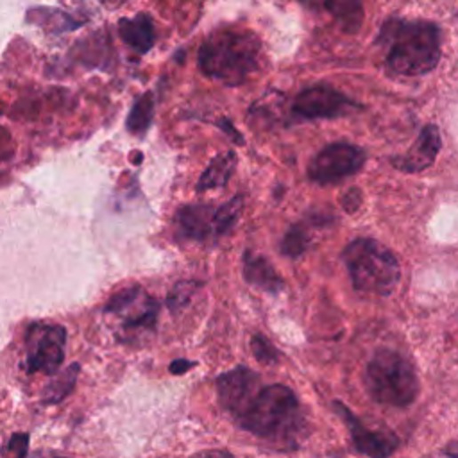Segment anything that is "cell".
I'll return each mask as SVG.
<instances>
[{"label": "cell", "instance_id": "obj_10", "mask_svg": "<svg viewBox=\"0 0 458 458\" xmlns=\"http://www.w3.org/2000/svg\"><path fill=\"white\" fill-rule=\"evenodd\" d=\"M261 385L258 373L245 366H238L215 380L217 387V399L222 408L233 417L240 406L256 392Z\"/></svg>", "mask_w": 458, "mask_h": 458}, {"label": "cell", "instance_id": "obj_11", "mask_svg": "<svg viewBox=\"0 0 458 458\" xmlns=\"http://www.w3.org/2000/svg\"><path fill=\"white\" fill-rule=\"evenodd\" d=\"M440 147H442V138H440L438 127L433 124H428L421 129L415 143L405 152V155L394 157L390 164L394 169L406 174L422 173L435 164Z\"/></svg>", "mask_w": 458, "mask_h": 458}, {"label": "cell", "instance_id": "obj_15", "mask_svg": "<svg viewBox=\"0 0 458 458\" xmlns=\"http://www.w3.org/2000/svg\"><path fill=\"white\" fill-rule=\"evenodd\" d=\"M118 36L138 54H147L157 44V28L149 15H136L118 22Z\"/></svg>", "mask_w": 458, "mask_h": 458}, {"label": "cell", "instance_id": "obj_26", "mask_svg": "<svg viewBox=\"0 0 458 458\" xmlns=\"http://www.w3.org/2000/svg\"><path fill=\"white\" fill-rule=\"evenodd\" d=\"M217 125L237 143V145H244V136L237 131V127L233 125V122L231 120H228V118H224V120H219L217 122Z\"/></svg>", "mask_w": 458, "mask_h": 458}, {"label": "cell", "instance_id": "obj_4", "mask_svg": "<svg viewBox=\"0 0 458 458\" xmlns=\"http://www.w3.org/2000/svg\"><path fill=\"white\" fill-rule=\"evenodd\" d=\"M364 383L373 401L392 408L414 405L421 389L414 364L389 348H382L373 355L366 367Z\"/></svg>", "mask_w": 458, "mask_h": 458}, {"label": "cell", "instance_id": "obj_2", "mask_svg": "<svg viewBox=\"0 0 458 458\" xmlns=\"http://www.w3.org/2000/svg\"><path fill=\"white\" fill-rule=\"evenodd\" d=\"M378 44L385 49L387 67L406 77L430 74L442 56V31L428 20L392 19L383 24Z\"/></svg>", "mask_w": 458, "mask_h": 458}, {"label": "cell", "instance_id": "obj_1", "mask_svg": "<svg viewBox=\"0 0 458 458\" xmlns=\"http://www.w3.org/2000/svg\"><path fill=\"white\" fill-rule=\"evenodd\" d=\"M233 419L244 431L283 447L299 446L307 431V419L302 415L299 399L283 383L260 385Z\"/></svg>", "mask_w": 458, "mask_h": 458}, {"label": "cell", "instance_id": "obj_7", "mask_svg": "<svg viewBox=\"0 0 458 458\" xmlns=\"http://www.w3.org/2000/svg\"><path fill=\"white\" fill-rule=\"evenodd\" d=\"M360 106L328 84H316L304 88L292 104V113L302 120L339 118L357 111Z\"/></svg>", "mask_w": 458, "mask_h": 458}, {"label": "cell", "instance_id": "obj_16", "mask_svg": "<svg viewBox=\"0 0 458 458\" xmlns=\"http://www.w3.org/2000/svg\"><path fill=\"white\" fill-rule=\"evenodd\" d=\"M237 169V155L233 150H226L217 155L206 167L197 181V192L205 194L215 189H224Z\"/></svg>", "mask_w": 458, "mask_h": 458}, {"label": "cell", "instance_id": "obj_20", "mask_svg": "<svg viewBox=\"0 0 458 458\" xmlns=\"http://www.w3.org/2000/svg\"><path fill=\"white\" fill-rule=\"evenodd\" d=\"M310 242H312V238H310L309 229L304 228L301 222L293 224L286 229V233L281 240V254H285L292 260H297L309 251Z\"/></svg>", "mask_w": 458, "mask_h": 458}, {"label": "cell", "instance_id": "obj_21", "mask_svg": "<svg viewBox=\"0 0 458 458\" xmlns=\"http://www.w3.org/2000/svg\"><path fill=\"white\" fill-rule=\"evenodd\" d=\"M244 212V196H235L226 205L215 208V228H217V238L226 237L235 224L238 222L240 215Z\"/></svg>", "mask_w": 458, "mask_h": 458}, {"label": "cell", "instance_id": "obj_6", "mask_svg": "<svg viewBox=\"0 0 458 458\" xmlns=\"http://www.w3.org/2000/svg\"><path fill=\"white\" fill-rule=\"evenodd\" d=\"M364 149L348 143L335 141L325 147L309 165V178L317 185H335L346 178L355 176L366 165Z\"/></svg>", "mask_w": 458, "mask_h": 458}, {"label": "cell", "instance_id": "obj_22", "mask_svg": "<svg viewBox=\"0 0 458 458\" xmlns=\"http://www.w3.org/2000/svg\"><path fill=\"white\" fill-rule=\"evenodd\" d=\"M199 286H201V283L196 279H185V281L176 283L167 297L169 310L173 314H180L181 310H185L187 304L194 297V293L199 290Z\"/></svg>", "mask_w": 458, "mask_h": 458}, {"label": "cell", "instance_id": "obj_9", "mask_svg": "<svg viewBox=\"0 0 458 458\" xmlns=\"http://www.w3.org/2000/svg\"><path fill=\"white\" fill-rule=\"evenodd\" d=\"M335 412L341 415V419L344 421V424L350 430L351 440L355 449L360 454H367V456H376V458H383L389 456L392 453L398 451L399 447V438L396 437V433H392L390 430H374L369 428L360 417H357L346 405H342L341 401L333 403Z\"/></svg>", "mask_w": 458, "mask_h": 458}, {"label": "cell", "instance_id": "obj_17", "mask_svg": "<svg viewBox=\"0 0 458 458\" xmlns=\"http://www.w3.org/2000/svg\"><path fill=\"white\" fill-rule=\"evenodd\" d=\"M326 10L348 35H357L364 26L362 0H326Z\"/></svg>", "mask_w": 458, "mask_h": 458}, {"label": "cell", "instance_id": "obj_14", "mask_svg": "<svg viewBox=\"0 0 458 458\" xmlns=\"http://www.w3.org/2000/svg\"><path fill=\"white\" fill-rule=\"evenodd\" d=\"M242 276L249 285L267 293H279L285 288V281L274 265L265 256L253 251L242 254Z\"/></svg>", "mask_w": 458, "mask_h": 458}, {"label": "cell", "instance_id": "obj_12", "mask_svg": "<svg viewBox=\"0 0 458 458\" xmlns=\"http://www.w3.org/2000/svg\"><path fill=\"white\" fill-rule=\"evenodd\" d=\"M158 314H160L158 301L149 297L141 290L140 295L133 299L120 312V316L124 317V323H122L124 341H134L145 333L155 332L158 323Z\"/></svg>", "mask_w": 458, "mask_h": 458}, {"label": "cell", "instance_id": "obj_25", "mask_svg": "<svg viewBox=\"0 0 458 458\" xmlns=\"http://www.w3.org/2000/svg\"><path fill=\"white\" fill-rule=\"evenodd\" d=\"M10 449L17 454V456H26L28 449H29V435L28 433H17L12 437L10 442Z\"/></svg>", "mask_w": 458, "mask_h": 458}, {"label": "cell", "instance_id": "obj_3", "mask_svg": "<svg viewBox=\"0 0 458 458\" xmlns=\"http://www.w3.org/2000/svg\"><path fill=\"white\" fill-rule=\"evenodd\" d=\"M260 58L261 44L254 33L222 29L203 42L197 63L205 76L226 86H240L258 70Z\"/></svg>", "mask_w": 458, "mask_h": 458}, {"label": "cell", "instance_id": "obj_8", "mask_svg": "<svg viewBox=\"0 0 458 458\" xmlns=\"http://www.w3.org/2000/svg\"><path fill=\"white\" fill-rule=\"evenodd\" d=\"M67 330L63 326H36L28 337L29 373L54 374L65 358Z\"/></svg>", "mask_w": 458, "mask_h": 458}, {"label": "cell", "instance_id": "obj_5", "mask_svg": "<svg viewBox=\"0 0 458 458\" xmlns=\"http://www.w3.org/2000/svg\"><path fill=\"white\" fill-rule=\"evenodd\" d=\"M342 260L358 292L385 297L396 290L401 279V267L396 254L378 240H353L342 251Z\"/></svg>", "mask_w": 458, "mask_h": 458}, {"label": "cell", "instance_id": "obj_24", "mask_svg": "<svg viewBox=\"0 0 458 458\" xmlns=\"http://www.w3.org/2000/svg\"><path fill=\"white\" fill-rule=\"evenodd\" d=\"M362 205V192L358 189H350L344 196H342V208L348 213H355Z\"/></svg>", "mask_w": 458, "mask_h": 458}, {"label": "cell", "instance_id": "obj_27", "mask_svg": "<svg viewBox=\"0 0 458 458\" xmlns=\"http://www.w3.org/2000/svg\"><path fill=\"white\" fill-rule=\"evenodd\" d=\"M196 366V362H189V360H185V358H178V360H174L171 366H169V371L173 373V374H185L189 369H192Z\"/></svg>", "mask_w": 458, "mask_h": 458}, {"label": "cell", "instance_id": "obj_18", "mask_svg": "<svg viewBox=\"0 0 458 458\" xmlns=\"http://www.w3.org/2000/svg\"><path fill=\"white\" fill-rule=\"evenodd\" d=\"M155 111H157L155 95L150 92L140 95L127 115V120H125L127 131L134 136H143L150 127L152 120H155Z\"/></svg>", "mask_w": 458, "mask_h": 458}, {"label": "cell", "instance_id": "obj_23", "mask_svg": "<svg viewBox=\"0 0 458 458\" xmlns=\"http://www.w3.org/2000/svg\"><path fill=\"white\" fill-rule=\"evenodd\" d=\"M251 351L254 358L265 366H272L279 360V351L270 344V341H267L260 333L251 339Z\"/></svg>", "mask_w": 458, "mask_h": 458}, {"label": "cell", "instance_id": "obj_13", "mask_svg": "<svg viewBox=\"0 0 458 458\" xmlns=\"http://www.w3.org/2000/svg\"><path fill=\"white\" fill-rule=\"evenodd\" d=\"M178 231L183 238L192 242L217 240L215 206L212 205H187L176 217Z\"/></svg>", "mask_w": 458, "mask_h": 458}, {"label": "cell", "instance_id": "obj_19", "mask_svg": "<svg viewBox=\"0 0 458 458\" xmlns=\"http://www.w3.org/2000/svg\"><path fill=\"white\" fill-rule=\"evenodd\" d=\"M77 374H79V364H72L58 378H54L44 392V403L56 405V403L63 401L74 390V385L77 382Z\"/></svg>", "mask_w": 458, "mask_h": 458}]
</instances>
